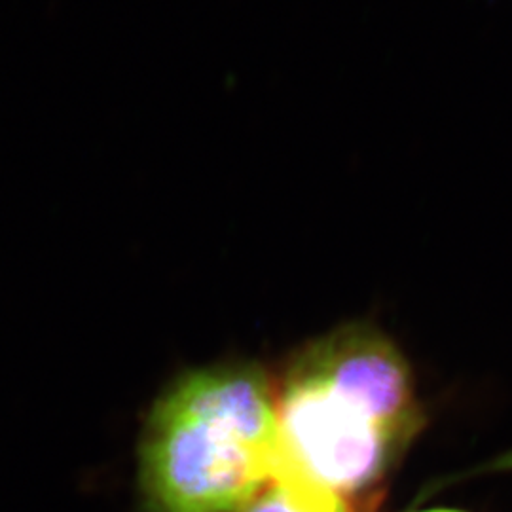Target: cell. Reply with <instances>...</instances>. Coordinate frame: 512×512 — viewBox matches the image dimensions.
Returning <instances> with one entry per match:
<instances>
[{"mask_svg": "<svg viewBox=\"0 0 512 512\" xmlns=\"http://www.w3.org/2000/svg\"><path fill=\"white\" fill-rule=\"evenodd\" d=\"M277 456L275 401L247 368L194 372L156 404L141 475L156 512H236Z\"/></svg>", "mask_w": 512, "mask_h": 512, "instance_id": "6da1fadb", "label": "cell"}, {"mask_svg": "<svg viewBox=\"0 0 512 512\" xmlns=\"http://www.w3.org/2000/svg\"><path fill=\"white\" fill-rule=\"evenodd\" d=\"M236 512H349L344 497L300 473L279 454L268 480Z\"/></svg>", "mask_w": 512, "mask_h": 512, "instance_id": "277c9868", "label": "cell"}, {"mask_svg": "<svg viewBox=\"0 0 512 512\" xmlns=\"http://www.w3.org/2000/svg\"><path fill=\"white\" fill-rule=\"evenodd\" d=\"M275 414L277 454L334 494L359 492L382 475L395 439L321 378L294 368Z\"/></svg>", "mask_w": 512, "mask_h": 512, "instance_id": "7a4b0ae2", "label": "cell"}, {"mask_svg": "<svg viewBox=\"0 0 512 512\" xmlns=\"http://www.w3.org/2000/svg\"><path fill=\"white\" fill-rule=\"evenodd\" d=\"M423 512H459V511H448V509H437V511H423Z\"/></svg>", "mask_w": 512, "mask_h": 512, "instance_id": "5b68a950", "label": "cell"}, {"mask_svg": "<svg viewBox=\"0 0 512 512\" xmlns=\"http://www.w3.org/2000/svg\"><path fill=\"white\" fill-rule=\"evenodd\" d=\"M359 404L397 439L414 414L406 365L387 340L370 330H349L317 344L296 366Z\"/></svg>", "mask_w": 512, "mask_h": 512, "instance_id": "3957f363", "label": "cell"}]
</instances>
